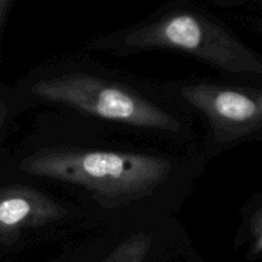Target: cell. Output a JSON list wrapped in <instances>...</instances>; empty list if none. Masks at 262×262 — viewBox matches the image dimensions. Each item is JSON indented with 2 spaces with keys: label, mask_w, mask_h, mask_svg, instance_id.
<instances>
[{
  "label": "cell",
  "mask_w": 262,
  "mask_h": 262,
  "mask_svg": "<svg viewBox=\"0 0 262 262\" xmlns=\"http://www.w3.org/2000/svg\"><path fill=\"white\" fill-rule=\"evenodd\" d=\"M207 164L200 148L40 110L4 173L66 197L83 211L92 230H104L177 217Z\"/></svg>",
  "instance_id": "1"
},
{
  "label": "cell",
  "mask_w": 262,
  "mask_h": 262,
  "mask_svg": "<svg viewBox=\"0 0 262 262\" xmlns=\"http://www.w3.org/2000/svg\"><path fill=\"white\" fill-rule=\"evenodd\" d=\"M14 87L30 110L63 113L143 140L200 148L196 120L163 82L107 66L86 50L41 61Z\"/></svg>",
  "instance_id": "2"
},
{
  "label": "cell",
  "mask_w": 262,
  "mask_h": 262,
  "mask_svg": "<svg viewBox=\"0 0 262 262\" xmlns=\"http://www.w3.org/2000/svg\"><path fill=\"white\" fill-rule=\"evenodd\" d=\"M86 51L115 58L164 51L210 67L224 79L262 74V59L194 0H169L138 22L96 35Z\"/></svg>",
  "instance_id": "3"
},
{
  "label": "cell",
  "mask_w": 262,
  "mask_h": 262,
  "mask_svg": "<svg viewBox=\"0 0 262 262\" xmlns=\"http://www.w3.org/2000/svg\"><path fill=\"white\" fill-rule=\"evenodd\" d=\"M194 118L207 163L242 143L262 138V89L209 77L161 81Z\"/></svg>",
  "instance_id": "4"
},
{
  "label": "cell",
  "mask_w": 262,
  "mask_h": 262,
  "mask_svg": "<svg viewBox=\"0 0 262 262\" xmlns=\"http://www.w3.org/2000/svg\"><path fill=\"white\" fill-rule=\"evenodd\" d=\"M92 230L81 209L48 187L5 174L0 182V247L22 250Z\"/></svg>",
  "instance_id": "5"
},
{
  "label": "cell",
  "mask_w": 262,
  "mask_h": 262,
  "mask_svg": "<svg viewBox=\"0 0 262 262\" xmlns=\"http://www.w3.org/2000/svg\"><path fill=\"white\" fill-rule=\"evenodd\" d=\"M238 238L248 243L251 255L262 252V197L252 200L243 211Z\"/></svg>",
  "instance_id": "6"
},
{
  "label": "cell",
  "mask_w": 262,
  "mask_h": 262,
  "mask_svg": "<svg viewBox=\"0 0 262 262\" xmlns=\"http://www.w3.org/2000/svg\"><path fill=\"white\" fill-rule=\"evenodd\" d=\"M27 112L30 107L15 87L0 84V142L15 119Z\"/></svg>",
  "instance_id": "7"
},
{
  "label": "cell",
  "mask_w": 262,
  "mask_h": 262,
  "mask_svg": "<svg viewBox=\"0 0 262 262\" xmlns=\"http://www.w3.org/2000/svg\"><path fill=\"white\" fill-rule=\"evenodd\" d=\"M15 2L17 0H0V48H2V38L5 25H7L8 18H9V14L12 12L13 7H14Z\"/></svg>",
  "instance_id": "8"
}]
</instances>
